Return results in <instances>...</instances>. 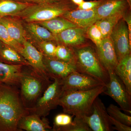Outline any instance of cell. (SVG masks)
Returning a JSON list of instances; mask_svg holds the SVG:
<instances>
[{
	"mask_svg": "<svg viewBox=\"0 0 131 131\" xmlns=\"http://www.w3.org/2000/svg\"><path fill=\"white\" fill-rule=\"evenodd\" d=\"M30 113L22 102L18 88L0 83V131H19V120Z\"/></svg>",
	"mask_w": 131,
	"mask_h": 131,
	"instance_id": "obj_1",
	"label": "cell"
},
{
	"mask_svg": "<svg viewBox=\"0 0 131 131\" xmlns=\"http://www.w3.org/2000/svg\"><path fill=\"white\" fill-rule=\"evenodd\" d=\"M106 89V85H102L89 90L63 91L59 105L64 113L75 117L89 116L95 100Z\"/></svg>",
	"mask_w": 131,
	"mask_h": 131,
	"instance_id": "obj_2",
	"label": "cell"
},
{
	"mask_svg": "<svg viewBox=\"0 0 131 131\" xmlns=\"http://www.w3.org/2000/svg\"><path fill=\"white\" fill-rule=\"evenodd\" d=\"M73 49L76 71L107 84L109 74L101 63L95 47L89 44Z\"/></svg>",
	"mask_w": 131,
	"mask_h": 131,
	"instance_id": "obj_3",
	"label": "cell"
},
{
	"mask_svg": "<svg viewBox=\"0 0 131 131\" xmlns=\"http://www.w3.org/2000/svg\"><path fill=\"white\" fill-rule=\"evenodd\" d=\"M77 5L70 0H60L46 4L30 5L15 16L26 23L49 20L77 8Z\"/></svg>",
	"mask_w": 131,
	"mask_h": 131,
	"instance_id": "obj_4",
	"label": "cell"
},
{
	"mask_svg": "<svg viewBox=\"0 0 131 131\" xmlns=\"http://www.w3.org/2000/svg\"><path fill=\"white\" fill-rule=\"evenodd\" d=\"M52 81L40 75L32 68L24 70L20 80V94L23 103L30 111Z\"/></svg>",
	"mask_w": 131,
	"mask_h": 131,
	"instance_id": "obj_5",
	"label": "cell"
},
{
	"mask_svg": "<svg viewBox=\"0 0 131 131\" xmlns=\"http://www.w3.org/2000/svg\"><path fill=\"white\" fill-rule=\"evenodd\" d=\"M54 81L38 99L30 113L35 114L41 117H46L51 110L59 105V101L63 93L61 80L54 79Z\"/></svg>",
	"mask_w": 131,
	"mask_h": 131,
	"instance_id": "obj_6",
	"label": "cell"
},
{
	"mask_svg": "<svg viewBox=\"0 0 131 131\" xmlns=\"http://www.w3.org/2000/svg\"><path fill=\"white\" fill-rule=\"evenodd\" d=\"M109 81L106 84V89L103 93L110 96L117 102L121 110L129 114L131 113V95L114 70L108 71Z\"/></svg>",
	"mask_w": 131,
	"mask_h": 131,
	"instance_id": "obj_7",
	"label": "cell"
},
{
	"mask_svg": "<svg viewBox=\"0 0 131 131\" xmlns=\"http://www.w3.org/2000/svg\"><path fill=\"white\" fill-rule=\"evenodd\" d=\"M110 37L114 46L118 62L131 54V45L129 42L128 27L123 18L114 27Z\"/></svg>",
	"mask_w": 131,
	"mask_h": 131,
	"instance_id": "obj_8",
	"label": "cell"
},
{
	"mask_svg": "<svg viewBox=\"0 0 131 131\" xmlns=\"http://www.w3.org/2000/svg\"><path fill=\"white\" fill-rule=\"evenodd\" d=\"M83 118L91 131L113 130L106 108L98 96L94 101L91 114Z\"/></svg>",
	"mask_w": 131,
	"mask_h": 131,
	"instance_id": "obj_9",
	"label": "cell"
},
{
	"mask_svg": "<svg viewBox=\"0 0 131 131\" xmlns=\"http://www.w3.org/2000/svg\"><path fill=\"white\" fill-rule=\"evenodd\" d=\"M63 91L89 90L106 85L99 80L89 75L74 71L61 80Z\"/></svg>",
	"mask_w": 131,
	"mask_h": 131,
	"instance_id": "obj_10",
	"label": "cell"
},
{
	"mask_svg": "<svg viewBox=\"0 0 131 131\" xmlns=\"http://www.w3.org/2000/svg\"><path fill=\"white\" fill-rule=\"evenodd\" d=\"M86 28L75 27L54 35L57 43L63 44L75 48L89 44L86 35Z\"/></svg>",
	"mask_w": 131,
	"mask_h": 131,
	"instance_id": "obj_11",
	"label": "cell"
},
{
	"mask_svg": "<svg viewBox=\"0 0 131 131\" xmlns=\"http://www.w3.org/2000/svg\"><path fill=\"white\" fill-rule=\"evenodd\" d=\"M23 47L21 54L28 61L31 68L43 77L50 79L43 62V55L42 52L28 40L24 42Z\"/></svg>",
	"mask_w": 131,
	"mask_h": 131,
	"instance_id": "obj_12",
	"label": "cell"
},
{
	"mask_svg": "<svg viewBox=\"0 0 131 131\" xmlns=\"http://www.w3.org/2000/svg\"><path fill=\"white\" fill-rule=\"evenodd\" d=\"M131 7L126 0H100L95 8L98 20L108 16L121 15H123Z\"/></svg>",
	"mask_w": 131,
	"mask_h": 131,
	"instance_id": "obj_13",
	"label": "cell"
},
{
	"mask_svg": "<svg viewBox=\"0 0 131 131\" xmlns=\"http://www.w3.org/2000/svg\"><path fill=\"white\" fill-rule=\"evenodd\" d=\"M43 62L49 77L62 80L76 70L74 64L43 56Z\"/></svg>",
	"mask_w": 131,
	"mask_h": 131,
	"instance_id": "obj_14",
	"label": "cell"
},
{
	"mask_svg": "<svg viewBox=\"0 0 131 131\" xmlns=\"http://www.w3.org/2000/svg\"><path fill=\"white\" fill-rule=\"evenodd\" d=\"M96 51L101 63L107 70H113L118 63L112 41L110 37L103 39Z\"/></svg>",
	"mask_w": 131,
	"mask_h": 131,
	"instance_id": "obj_15",
	"label": "cell"
},
{
	"mask_svg": "<svg viewBox=\"0 0 131 131\" xmlns=\"http://www.w3.org/2000/svg\"><path fill=\"white\" fill-rule=\"evenodd\" d=\"M18 128L19 131H47L52 130L46 117H41L32 113L20 118L18 123Z\"/></svg>",
	"mask_w": 131,
	"mask_h": 131,
	"instance_id": "obj_16",
	"label": "cell"
},
{
	"mask_svg": "<svg viewBox=\"0 0 131 131\" xmlns=\"http://www.w3.org/2000/svg\"><path fill=\"white\" fill-rule=\"evenodd\" d=\"M78 27L87 28L98 20L95 9L89 10L77 9L71 10L61 16Z\"/></svg>",
	"mask_w": 131,
	"mask_h": 131,
	"instance_id": "obj_17",
	"label": "cell"
},
{
	"mask_svg": "<svg viewBox=\"0 0 131 131\" xmlns=\"http://www.w3.org/2000/svg\"><path fill=\"white\" fill-rule=\"evenodd\" d=\"M24 66L0 62V83L19 88Z\"/></svg>",
	"mask_w": 131,
	"mask_h": 131,
	"instance_id": "obj_18",
	"label": "cell"
},
{
	"mask_svg": "<svg viewBox=\"0 0 131 131\" xmlns=\"http://www.w3.org/2000/svg\"><path fill=\"white\" fill-rule=\"evenodd\" d=\"M0 22L5 26L10 37L20 44L23 45L27 40L24 24L18 18L13 16L0 17Z\"/></svg>",
	"mask_w": 131,
	"mask_h": 131,
	"instance_id": "obj_19",
	"label": "cell"
},
{
	"mask_svg": "<svg viewBox=\"0 0 131 131\" xmlns=\"http://www.w3.org/2000/svg\"><path fill=\"white\" fill-rule=\"evenodd\" d=\"M25 23L24 28L27 38H30L35 42L34 44L44 41H55L56 38L54 34L47 28L35 22Z\"/></svg>",
	"mask_w": 131,
	"mask_h": 131,
	"instance_id": "obj_20",
	"label": "cell"
},
{
	"mask_svg": "<svg viewBox=\"0 0 131 131\" xmlns=\"http://www.w3.org/2000/svg\"><path fill=\"white\" fill-rule=\"evenodd\" d=\"M114 71L131 95V54L119 62Z\"/></svg>",
	"mask_w": 131,
	"mask_h": 131,
	"instance_id": "obj_21",
	"label": "cell"
},
{
	"mask_svg": "<svg viewBox=\"0 0 131 131\" xmlns=\"http://www.w3.org/2000/svg\"><path fill=\"white\" fill-rule=\"evenodd\" d=\"M36 23L47 28L54 35L59 33L68 28L77 27L62 16H58L49 20Z\"/></svg>",
	"mask_w": 131,
	"mask_h": 131,
	"instance_id": "obj_22",
	"label": "cell"
},
{
	"mask_svg": "<svg viewBox=\"0 0 131 131\" xmlns=\"http://www.w3.org/2000/svg\"><path fill=\"white\" fill-rule=\"evenodd\" d=\"M32 4L14 0H0V17L15 16Z\"/></svg>",
	"mask_w": 131,
	"mask_h": 131,
	"instance_id": "obj_23",
	"label": "cell"
},
{
	"mask_svg": "<svg viewBox=\"0 0 131 131\" xmlns=\"http://www.w3.org/2000/svg\"><path fill=\"white\" fill-rule=\"evenodd\" d=\"M0 62L9 64L30 66L28 61L21 54L15 49L5 45L0 52Z\"/></svg>",
	"mask_w": 131,
	"mask_h": 131,
	"instance_id": "obj_24",
	"label": "cell"
},
{
	"mask_svg": "<svg viewBox=\"0 0 131 131\" xmlns=\"http://www.w3.org/2000/svg\"><path fill=\"white\" fill-rule=\"evenodd\" d=\"M121 15L108 16L98 20L95 24L100 30L103 39L110 37L113 29L118 21L122 18Z\"/></svg>",
	"mask_w": 131,
	"mask_h": 131,
	"instance_id": "obj_25",
	"label": "cell"
},
{
	"mask_svg": "<svg viewBox=\"0 0 131 131\" xmlns=\"http://www.w3.org/2000/svg\"><path fill=\"white\" fill-rule=\"evenodd\" d=\"M56 58L60 61L74 64V52L73 48L58 43L56 50Z\"/></svg>",
	"mask_w": 131,
	"mask_h": 131,
	"instance_id": "obj_26",
	"label": "cell"
},
{
	"mask_svg": "<svg viewBox=\"0 0 131 131\" xmlns=\"http://www.w3.org/2000/svg\"><path fill=\"white\" fill-rule=\"evenodd\" d=\"M106 110L108 115L114 119L126 125L131 126V116L122 112L120 108L111 104L108 107Z\"/></svg>",
	"mask_w": 131,
	"mask_h": 131,
	"instance_id": "obj_27",
	"label": "cell"
},
{
	"mask_svg": "<svg viewBox=\"0 0 131 131\" xmlns=\"http://www.w3.org/2000/svg\"><path fill=\"white\" fill-rule=\"evenodd\" d=\"M0 40L5 45L15 49L21 54L23 45L12 38L5 26L0 22Z\"/></svg>",
	"mask_w": 131,
	"mask_h": 131,
	"instance_id": "obj_28",
	"label": "cell"
},
{
	"mask_svg": "<svg viewBox=\"0 0 131 131\" xmlns=\"http://www.w3.org/2000/svg\"><path fill=\"white\" fill-rule=\"evenodd\" d=\"M36 48L45 56L52 59L56 58L57 43L55 41H44L36 44Z\"/></svg>",
	"mask_w": 131,
	"mask_h": 131,
	"instance_id": "obj_29",
	"label": "cell"
},
{
	"mask_svg": "<svg viewBox=\"0 0 131 131\" xmlns=\"http://www.w3.org/2000/svg\"><path fill=\"white\" fill-rule=\"evenodd\" d=\"M56 131H91V130L83 118L75 117L71 124L59 128Z\"/></svg>",
	"mask_w": 131,
	"mask_h": 131,
	"instance_id": "obj_30",
	"label": "cell"
},
{
	"mask_svg": "<svg viewBox=\"0 0 131 131\" xmlns=\"http://www.w3.org/2000/svg\"><path fill=\"white\" fill-rule=\"evenodd\" d=\"M86 35L87 38L94 44L96 47L100 46L103 39L100 30L95 23L86 29Z\"/></svg>",
	"mask_w": 131,
	"mask_h": 131,
	"instance_id": "obj_31",
	"label": "cell"
},
{
	"mask_svg": "<svg viewBox=\"0 0 131 131\" xmlns=\"http://www.w3.org/2000/svg\"><path fill=\"white\" fill-rule=\"evenodd\" d=\"M74 116L66 113L59 114L55 116L54 120V126L52 130L56 131L59 128L67 126L71 124Z\"/></svg>",
	"mask_w": 131,
	"mask_h": 131,
	"instance_id": "obj_32",
	"label": "cell"
},
{
	"mask_svg": "<svg viewBox=\"0 0 131 131\" xmlns=\"http://www.w3.org/2000/svg\"><path fill=\"white\" fill-rule=\"evenodd\" d=\"M109 120L111 125H113L112 127L113 130H117L118 131H131V126L125 125L122 122L116 120L109 115Z\"/></svg>",
	"mask_w": 131,
	"mask_h": 131,
	"instance_id": "obj_33",
	"label": "cell"
},
{
	"mask_svg": "<svg viewBox=\"0 0 131 131\" xmlns=\"http://www.w3.org/2000/svg\"><path fill=\"white\" fill-rule=\"evenodd\" d=\"M100 2V0H94L89 2H85L84 1L81 4L78 6L77 9L85 10L95 9L98 6Z\"/></svg>",
	"mask_w": 131,
	"mask_h": 131,
	"instance_id": "obj_34",
	"label": "cell"
},
{
	"mask_svg": "<svg viewBox=\"0 0 131 131\" xmlns=\"http://www.w3.org/2000/svg\"><path fill=\"white\" fill-rule=\"evenodd\" d=\"M131 9H129L124 14L122 18L126 22L128 27L129 42L131 45Z\"/></svg>",
	"mask_w": 131,
	"mask_h": 131,
	"instance_id": "obj_35",
	"label": "cell"
},
{
	"mask_svg": "<svg viewBox=\"0 0 131 131\" xmlns=\"http://www.w3.org/2000/svg\"><path fill=\"white\" fill-rule=\"evenodd\" d=\"M29 3L34 4H46L56 2L60 0H27Z\"/></svg>",
	"mask_w": 131,
	"mask_h": 131,
	"instance_id": "obj_36",
	"label": "cell"
},
{
	"mask_svg": "<svg viewBox=\"0 0 131 131\" xmlns=\"http://www.w3.org/2000/svg\"><path fill=\"white\" fill-rule=\"evenodd\" d=\"M72 1L73 3H74L78 6H79L80 4H81L84 1V0H70Z\"/></svg>",
	"mask_w": 131,
	"mask_h": 131,
	"instance_id": "obj_37",
	"label": "cell"
},
{
	"mask_svg": "<svg viewBox=\"0 0 131 131\" xmlns=\"http://www.w3.org/2000/svg\"><path fill=\"white\" fill-rule=\"evenodd\" d=\"M5 44H4L3 43L1 40H0V52L2 49L5 46Z\"/></svg>",
	"mask_w": 131,
	"mask_h": 131,
	"instance_id": "obj_38",
	"label": "cell"
},
{
	"mask_svg": "<svg viewBox=\"0 0 131 131\" xmlns=\"http://www.w3.org/2000/svg\"><path fill=\"white\" fill-rule=\"evenodd\" d=\"M14 1H16L17 2H19L29 3L27 0H14Z\"/></svg>",
	"mask_w": 131,
	"mask_h": 131,
	"instance_id": "obj_39",
	"label": "cell"
},
{
	"mask_svg": "<svg viewBox=\"0 0 131 131\" xmlns=\"http://www.w3.org/2000/svg\"><path fill=\"white\" fill-rule=\"evenodd\" d=\"M126 1L129 4L130 6L131 7V0H126Z\"/></svg>",
	"mask_w": 131,
	"mask_h": 131,
	"instance_id": "obj_40",
	"label": "cell"
}]
</instances>
